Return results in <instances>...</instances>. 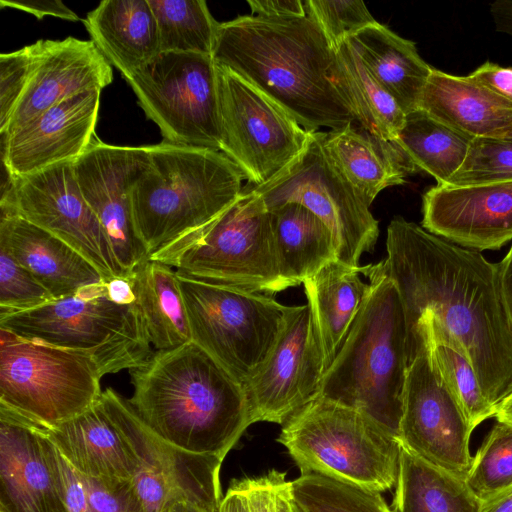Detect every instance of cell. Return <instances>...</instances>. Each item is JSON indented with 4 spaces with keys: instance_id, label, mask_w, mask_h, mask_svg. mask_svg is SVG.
Masks as SVG:
<instances>
[{
    "instance_id": "cell-40",
    "label": "cell",
    "mask_w": 512,
    "mask_h": 512,
    "mask_svg": "<svg viewBox=\"0 0 512 512\" xmlns=\"http://www.w3.org/2000/svg\"><path fill=\"white\" fill-rule=\"evenodd\" d=\"M304 6L333 48L377 22L359 0H306Z\"/></svg>"
},
{
    "instance_id": "cell-10",
    "label": "cell",
    "mask_w": 512,
    "mask_h": 512,
    "mask_svg": "<svg viewBox=\"0 0 512 512\" xmlns=\"http://www.w3.org/2000/svg\"><path fill=\"white\" fill-rule=\"evenodd\" d=\"M176 274L192 342L244 386L272 352L289 306L277 302L273 295Z\"/></svg>"
},
{
    "instance_id": "cell-52",
    "label": "cell",
    "mask_w": 512,
    "mask_h": 512,
    "mask_svg": "<svg viewBox=\"0 0 512 512\" xmlns=\"http://www.w3.org/2000/svg\"><path fill=\"white\" fill-rule=\"evenodd\" d=\"M218 512H250L244 494L233 484L222 498Z\"/></svg>"
},
{
    "instance_id": "cell-3",
    "label": "cell",
    "mask_w": 512,
    "mask_h": 512,
    "mask_svg": "<svg viewBox=\"0 0 512 512\" xmlns=\"http://www.w3.org/2000/svg\"><path fill=\"white\" fill-rule=\"evenodd\" d=\"M129 373V404L155 435L179 449L224 459L251 424L244 386L192 341L156 350Z\"/></svg>"
},
{
    "instance_id": "cell-16",
    "label": "cell",
    "mask_w": 512,
    "mask_h": 512,
    "mask_svg": "<svg viewBox=\"0 0 512 512\" xmlns=\"http://www.w3.org/2000/svg\"><path fill=\"white\" fill-rule=\"evenodd\" d=\"M0 208L64 241L105 280L125 277L99 219L80 189L75 162L12 178L1 192Z\"/></svg>"
},
{
    "instance_id": "cell-7",
    "label": "cell",
    "mask_w": 512,
    "mask_h": 512,
    "mask_svg": "<svg viewBox=\"0 0 512 512\" xmlns=\"http://www.w3.org/2000/svg\"><path fill=\"white\" fill-rule=\"evenodd\" d=\"M282 425L277 441L301 474H322L378 492L395 486L400 441L365 414L318 396Z\"/></svg>"
},
{
    "instance_id": "cell-1",
    "label": "cell",
    "mask_w": 512,
    "mask_h": 512,
    "mask_svg": "<svg viewBox=\"0 0 512 512\" xmlns=\"http://www.w3.org/2000/svg\"><path fill=\"white\" fill-rule=\"evenodd\" d=\"M386 250V258L374 265L401 297L409 363L418 321L430 312L461 344L484 395L497 407L512 390V326L497 264L399 216L387 227Z\"/></svg>"
},
{
    "instance_id": "cell-17",
    "label": "cell",
    "mask_w": 512,
    "mask_h": 512,
    "mask_svg": "<svg viewBox=\"0 0 512 512\" xmlns=\"http://www.w3.org/2000/svg\"><path fill=\"white\" fill-rule=\"evenodd\" d=\"M325 372L321 339L309 303L289 306L272 352L244 385L251 424L285 423L319 396Z\"/></svg>"
},
{
    "instance_id": "cell-50",
    "label": "cell",
    "mask_w": 512,
    "mask_h": 512,
    "mask_svg": "<svg viewBox=\"0 0 512 512\" xmlns=\"http://www.w3.org/2000/svg\"><path fill=\"white\" fill-rule=\"evenodd\" d=\"M107 297L119 305L136 303V296L130 277H114L105 281Z\"/></svg>"
},
{
    "instance_id": "cell-12",
    "label": "cell",
    "mask_w": 512,
    "mask_h": 512,
    "mask_svg": "<svg viewBox=\"0 0 512 512\" xmlns=\"http://www.w3.org/2000/svg\"><path fill=\"white\" fill-rule=\"evenodd\" d=\"M253 190L268 210L296 202L313 212L333 233L342 263L359 266L375 246L378 221L328 154L321 131L310 133L303 152L279 175Z\"/></svg>"
},
{
    "instance_id": "cell-13",
    "label": "cell",
    "mask_w": 512,
    "mask_h": 512,
    "mask_svg": "<svg viewBox=\"0 0 512 512\" xmlns=\"http://www.w3.org/2000/svg\"><path fill=\"white\" fill-rule=\"evenodd\" d=\"M99 402L136 457L138 469L131 484L146 512H170L178 503L218 512L224 459L187 452L165 442L144 424L128 400L111 388L102 392Z\"/></svg>"
},
{
    "instance_id": "cell-31",
    "label": "cell",
    "mask_w": 512,
    "mask_h": 512,
    "mask_svg": "<svg viewBox=\"0 0 512 512\" xmlns=\"http://www.w3.org/2000/svg\"><path fill=\"white\" fill-rule=\"evenodd\" d=\"M150 343L159 351L192 341L189 320L172 267L148 259L129 276Z\"/></svg>"
},
{
    "instance_id": "cell-9",
    "label": "cell",
    "mask_w": 512,
    "mask_h": 512,
    "mask_svg": "<svg viewBox=\"0 0 512 512\" xmlns=\"http://www.w3.org/2000/svg\"><path fill=\"white\" fill-rule=\"evenodd\" d=\"M102 377L83 351L25 339L0 327V408L51 428L96 404Z\"/></svg>"
},
{
    "instance_id": "cell-39",
    "label": "cell",
    "mask_w": 512,
    "mask_h": 512,
    "mask_svg": "<svg viewBox=\"0 0 512 512\" xmlns=\"http://www.w3.org/2000/svg\"><path fill=\"white\" fill-rule=\"evenodd\" d=\"M507 181H512V139L479 137L470 141L462 165L442 186H473Z\"/></svg>"
},
{
    "instance_id": "cell-56",
    "label": "cell",
    "mask_w": 512,
    "mask_h": 512,
    "mask_svg": "<svg viewBox=\"0 0 512 512\" xmlns=\"http://www.w3.org/2000/svg\"><path fill=\"white\" fill-rule=\"evenodd\" d=\"M500 138L512 139V126L508 129V131Z\"/></svg>"
},
{
    "instance_id": "cell-27",
    "label": "cell",
    "mask_w": 512,
    "mask_h": 512,
    "mask_svg": "<svg viewBox=\"0 0 512 512\" xmlns=\"http://www.w3.org/2000/svg\"><path fill=\"white\" fill-rule=\"evenodd\" d=\"M83 22L91 41L123 77L161 53L149 0H103Z\"/></svg>"
},
{
    "instance_id": "cell-42",
    "label": "cell",
    "mask_w": 512,
    "mask_h": 512,
    "mask_svg": "<svg viewBox=\"0 0 512 512\" xmlns=\"http://www.w3.org/2000/svg\"><path fill=\"white\" fill-rule=\"evenodd\" d=\"M33 44L0 55V133L3 134L28 84Z\"/></svg>"
},
{
    "instance_id": "cell-37",
    "label": "cell",
    "mask_w": 512,
    "mask_h": 512,
    "mask_svg": "<svg viewBox=\"0 0 512 512\" xmlns=\"http://www.w3.org/2000/svg\"><path fill=\"white\" fill-rule=\"evenodd\" d=\"M291 493L301 512H392L380 492L317 473L291 481Z\"/></svg>"
},
{
    "instance_id": "cell-57",
    "label": "cell",
    "mask_w": 512,
    "mask_h": 512,
    "mask_svg": "<svg viewBox=\"0 0 512 512\" xmlns=\"http://www.w3.org/2000/svg\"><path fill=\"white\" fill-rule=\"evenodd\" d=\"M290 512H301L293 502V506Z\"/></svg>"
},
{
    "instance_id": "cell-35",
    "label": "cell",
    "mask_w": 512,
    "mask_h": 512,
    "mask_svg": "<svg viewBox=\"0 0 512 512\" xmlns=\"http://www.w3.org/2000/svg\"><path fill=\"white\" fill-rule=\"evenodd\" d=\"M419 323L425 328L434 360L445 383L474 431L482 422L495 417L497 407L484 395L475 369L461 344L430 312H425Z\"/></svg>"
},
{
    "instance_id": "cell-25",
    "label": "cell",
    "mask_w": 512,
    "mask_h": 512,
    "mask_svg": "<svg viewBox=\"0 0 512 512\" xmlns=\"http://www.w3.org/2000/svg\"><path fill=\"white\" fill-rule=\"evenodd\" d=\"M42 428L70 465L86 477L131 481L138 469L128 442L99 401L64 423Z\"/></svg>"
},
{
    "instance_id": "cell-8",
    "label": "cell",
    "mask_w": 512,
    "mask_h": 512,
    "mask_svg": "<svg viewBox=\"0 0 512 512\" xmlns=\"http://www.w3.org/2000/svg\"><path fill=\"white\" fill-rule=\"evenodd\" d=\"M0 327L25 339L83 351L102 376L138 367L155 352L137 303L112 302L105 282L36 308L0 314Z\"/></svg>"
},
{
    "instance_id": "cell-6",
    "label": "cell",
    "mask_w": 512,
    "mask_h": 512,
    "mask_svg": "<svg viewBox=\"0 0 512 512\" xmlns=\"http://www.w3.org/2000/svg\"><path fill=\"white\" fill-rule=\"evenodd\" d=\"M191 278L274 295L282 277L271 213L252 188L212 222L150 256Z\"/></svg>"
},
{
    "instance_id": "cell-19",
    "label": "cell",
    "mask_w": 512,
    "mask_h": 512,
    "mask_svg": "<svg viewBox=\"0 0 512 512\" xmlns=\"http://www.w3.org/2000/svg\"><path fill=\"white\" fill-rule=\"evenodd\" d=\"M100 90L70 97L2 136V162L11 178L76 162L96 136Z\"/></svg>"
},
{
    "instance_id": "cell-5",
    "label": "cell",
    "mask_w": 512,
    "mask_h": 512,
    "mask_svg": "<svg viewBox=\"0 0 512 512\" xmlns=\"http://www.w3.org/2000/svg\"><path fill=\"white\" fill-rule=\"evenodd\" d=\"M131 191L135 224L149 258L206 226L243 192L245 176L221 151L162 141Z\"/></svg>"
},
{
    "instance_id": "cell-29",
    "label": "cell",
    "mask_w": 512,
    "mask_h": 512,
    "mask_svg": "<svg viewBox=\"0 0 512 512\" xmlns=\"http://www.w3.org/2000/svg\"><path fill=\"white\" fill-rule=\"evenodd\" d=\"M360 273V266H349L336 259L302 283L319 331L326 370L345 342L369 292L370 283H364Z\"/></svg>"
},
{
    "instance_id": "cell-34",
    "label": "cell",
    "mask_w": 512,
    "mask_h": 512,
    "mask_svg": "<svg viewBox=\"0 0 512 512\" xmlns=\"http://www.w3.org/2000/svg\"><path fill=\"white\" fill-rule=\"evenodd\" d=\"M470 139L417 109L406 115L395 142L418 171L446 185L462 165Z\"/></svg>"
},
{
    "instance_id": "cell-26",
    "label": "cell",
    "mask_w": 512,
    "mask_h": 512,
    "mask_svg": "<svg viewBox=\"0 0 512 512\" xmlns=\"http://www.w3.org/2000/svg\"><path fill=\"white\" fill-rule=\"evenodd\" d=\"M322 136L334 163L369 206L382 190L418 172L395 141L374 136L356 121Z\"/></svg>"
},
{
    "instance_id": "cell-30",
    "label": "cell",
    "mask_w": 512,
    "mask_h": 512,
    "mask_svg": "<svg viewBox=\"0 0 512 512\" xmlns=\"http://www.w3.org/2000/svg\"><path fill=\"white\" fill-rule=\"evenodd\" d=\"M269 211L280 271L290 287L337 259L333 233L305 206L288 202Z\"/></svg>"
},
{
    "instance_id": "cell-28",
    "label": "cell",
    "mask_w": 512,
    "mask_h": 512,
    "mask_svg": "<svg viewBox=\"0 0 512 512\" xmlns=\"http://www.w3.org/2000/svg\"><path fill=\"white\" fill-rule=\"evenodd\" d=\"M347 40L406 115L418 109L433 67L422 59L413 41L402 38L378 22Z\"/></svg>"
},
{
    "instance_id": "cell-24",
    "label": "cell",
    "mask_w": 512,
    "mask_h": 512,
    "mask_svg": "<svg viewBox=\"0 0 512 512\" xmlns=\"http://www.w3.org/2000/svg\"><path fill=\"white\" fill-rule=\"evenodd\" d=\"M418 109L469 138L502 137L512 126V103L469 76L433 68Z\"/></svg>"
},
{
    "instance_id": "cell-21",
    "label": "cell",
    "mask_w": 512,
    "mask_h": 512,
    "mask_svg": "<svg viewBox=\"0 0 512 512\" xmlns=\"http://www.w3.org/2000/svg\"><path fill=\"white\" fill-rule=\"evenodd\" d=\"M0 512H64L53 442L42 427L3 408Z\"/></svg>"
},
{
    "instance_id": "cell-11",
    "label": "cell",
    "mask_w": 512,
    "mask_h": 512,
    "mask_svg": "<svg viewBox=\"0 0 512 512\" xmlns=\"http://www.w3.org/2000/svg\"><path fill=\"white\" fill-rule=\"evenodd\" d=\"M124 79L164 141L220 151L218 70L211 55L162 52Z\"/></svg>"
},
{
    "instance_id": "cell-32",
    "label": "cell",
    "mask_w": 512,
    "mask_h": 512,
    "mask_svg": "<svg viewBox=\"0 0 512 512\" xmlns=\"http://www.w3.org/2000/svg\"><path fill=\"white\" fill-rule=\"evenodd\" d=\"M392 512H479L464 479L434 466L400 443Z\"/></svg>"
},
{
    "instance_id": "cell-22",
    "label": "cell",
    "mask_w": 512,
    "mask_h": 512,
    "mask_svg": "<svg viewBox=\"0 0 512 512\" xmlns=\"http://www.w3.org/2000/svg\"><path fill=\"white\" fill-rule=\"evenodd\" d=\"M113 81L112 67L91 40L69 36L63 40L40 39L33 43L28 84L6 131L18 127L88 90H102Z\"/></svg>"
},
{
    "instance_id": "cell-46",
    "label": "cell",
    "mask_w": 512,
    "mask_h": 512,
    "mask_svg": "<svg viewBox=\"0 0 512 512\" xmlns=\"http://www.w3.org/2000/svg\"><path fill=\"white\" fill-rule=\"evenodd\" d=\"M496 95L512 103V67L487 61L468 75Z\"/></svg>"
},
{
    "instance_id": "cell-44",
    "label": "cell",
    "mask_w": 512,
    "mask_h": 512,
    "mask_svg": "<svg viewBox=\"0 0 512 512\" xmlns=\"http://www.w3.org/2000/svg\"><path fill=\"white\" fill-rule=\"evenodd\" d=\"M80 476L86 489L89 512H146L131 481Z\"/></svg>"
},
{
    "instance_id": "cell-2",
    "label": "cell",
    "mask_w": 512,
    "mask_h": 512,
    "mask_svg": "<svg viewBox=\"0 0 512 512\" xmlns=\"http://www.w3.org/2000/svg\"><path fill=\"white\" fill-rule=\"evenodd\" d=\"M212 58L268 96L309 133L357 122L335 49L308 15H242L219 23Z\"/></svg>"
},
{
    "instance_id": "cell-43",
    "label": "cell",
    "mask_w": 512,
    "mask_h": 512,
    "mask_svg": "<svg viewBox=\"0 0 512 512\" xmlns=\"http://www.w3.org/2000/svg\"><path fill=\"white\" fill-rule=\"evenodd\" d=\"M233 484L247 499L250 512H290L293 506L291 481L277 470L234 480Z\"/></svg>"
},
{
    "instance_id": "cell-45",
    "label": "cell",
    "mask_w": 512,
    "mask_h": 512,
    "mask_svg": "<svg viewBox=\"0 0 512 512\" xmlns=\"http://www.w3.org/2000/svg\"><path fill=\"white\" fill-rule=\"evenodd\" d=\"M55 460L61 486L64 512H89L87 493L81 476L70 465L56 446Z\"/></svg>"
},
{
    "instance_id": "cell-48",
    "label": "cell",
    "mask_w": 512,
    "mask_h": 512,
    "mask_svg": "<svg viewBox=\"0 0 512 512\" xmlns=\"http://www.w3.org/2000/svg\"><path fill=\"white\" fill-rule=\"evenodd\" d=\"M254 16L271 19H289L306 16L304 1L301 0H248Z\"/></svg>"
},
{
    "instance_id": "cell-20",
    "label": "cell",
    "mask_w": 512,
    "mask_h": 512,
    "mask_svg": "<svg viewBox=\"0 0 512 512\" xmlns=\"http://www.w3.org/2000/svg\"><path fill=\"white\" fill-rule=\"evenodd\" d=\"M422 227L463 248L498 250L512 240V181L429 188Z\"/></svg>"
},
{
    "instance_id": "cell-38",
    "label": "cell",
    "mask_w": 512,
    "mask_h": 512,
    "mask_svg": "<svg viewBox=\"0 0 512 512\" xmlns=\"http://www.w3.org/2000/svg\"><path fill=\"white\" fill-rule=\"evenodd\" d=\"M465 482L480 502L512 487V425L496 420L472 457Z\"/></svg>"
},
{
    "instance_id": "cell-49",
    "label": "cell",
    "mask_w": 512,
    "mask_h": 512,
    "mask_svg": "<svg viewBox=\"0 0 512 512\" xmlns=\"http://www.w3.org/2000/svg\"><path fill=\"white\" fill-rule=\"evenodd\" d=\"M497 274L502 302L512 326V246L506 256L497 263Z\"/></svg>"
},
{
    "instance_id": "cell-33",
    "label": "cell",
    "mask_w": 512,
    "mask_h": 512,
    "mask_svg": "<svg viewBox=\"0 0 512 512\" xmlns=\"http://www.w3.org/2000/svg\"><path fill=\"white\" fill-rule=\"evenodd\" d=\"M334 49L357 122L374 136L395 141L405 124L406 114L370 73L347 39Z\"/></svg>"
},
{
    "instance_id": "cell-54",
    "label": "cell",
    "mask_w": 512,
    "mask_h": 512,
    "mask_svg": "<svg viewBox=\"0 0 512 512\" xmlns=\"http://www.w3.org/2000/svg\"><path fill=\"white\" fill-rule=\"evenodd\" d=\"M496 420L512 425V390L497 406Z\"/></svg>"
},
{
    "instance_id": "cell-14",
    "label": "cell",
    "mask_w": 512,
    "mask_h": 512,
    "mask_svg": "<svg viewBox=\"0 0 512 512\" xmlns=\"http://www.w3.org/2000/svg\"><path fill=\"white\" fill-rule=\"evenodd\" d=\"M220 151L253 187L262 186L305 149L310 133L256 87L217 66Z\"/></svg>"
},
{
    "instance_id": "cell-41",
    "label": "cell",
    "mask_w": 512,
    "mask_h": 512,
    "mask_svg": "<svg viewBox=\"0 0 512 512\" xmlns=\"http://www.w3.org/2000/svg\"><path fill=\"white\" fill-rule=\"evenodd\" d=\"M52 300L37 279L0 247V314L29 310Z\"/></svg>"
},
{
    "instance_id": "cell-18",
    "label": "cell",
    "mask_w": 512,
    "mask_h": 512,
    "mask_svg": "<svg viewBox=\"0 0 512 512\" xmlns=\"http://www.w3.org/2000/svg\"><path fill=\"white\" fill-rule=\"evenodd\" d=\"M150 163L149 146L102 142L97 135L75 162L80 189L99 219L124 276L149 259L133 214L131 191Z\"/></svg>"
},
{
    "instance_id": "cell-23",
    "label": "cell",
    "mask_w": 512,
    "mask_h": 512,
    "mask_svg": "<svg viewBox=\"0 0 512 512\" xmlns=\"http://www.w3.org/2000/svg\"><path fill=\"white\" fill-rule=\"evenodd\" d=\"M0 247L26 268L53 299L77 294L106 281L71 246L12 213L1 212Z\"/></svg>"
},
{
    "instance_id": "cell-53",
    "label": "cell",
    "mask_w": 512,
    "mask_h": 512,
    "mask_svg": "<svg viewBox=\"0 0 512 512\" xmlns=\"http://www.w3.org/2000/svg\"><path fill=\"white\" fill-rule=\"evenodd\" d=\"M479 512H512V487L481 502Z\"/></svg>"
},
{
    "instance_id": "cell-15",
    "label": "cell",
    "mask_w": 512,
    "mask_h": 512,
    "mask_svg": "<svg viewBox=\"0 0 512 512\" xmlns=\"http://www.w3.org/2000/svg\"><path fill=\"white\" fill-rule=\"evenodd\" d=\"M409 363L399 441L410 452L465 480L473 432L434 360L425 328L417 325Z\"/></svg>"
},
{
    "instance_id": "cell-51",
    "label": "cell",
    "mask_w": 512,
    "mask_h": 512,
    "mask_svg": "<svg viewBox=\"0 0 512 512\" xmlns=\"http://www.w3.org/2000/svg\"><path fill=\"white\" fill-rule=\"evenodd\" d=\"M489 10L495 29L512 37V0H496Z\"/></svg>"
},
{
    "instance_id": "cell-55",
    "label": "cell",
    "mask_w": 512,
    "mask_h": 512,
    "mask_svg": "<svg viewBox=\"0 0 512 512\" xmlns=\"http://www.w3.org/2000/svg\"><path fill=\"white\" fill-rule=\"evenodd\" d=\"M170 512H205L193 505H190L188 503H178L174 505Z\"/></svg>"
},
{
    "instance_id": "cell-4",
    "label": "cell",
    "mask_w": 512,
    "mask_h": 512,
    "mask_svg": "<svg viewBox=\"0 0 512 512\" xmlns=\"http://www.w3.org/2000/svg\"><path fill=\"white\" fill-rule=\"evenodd\" d=\"M360 272L370 289L319 396L365 414L399 440L409 367L404 307L394 282L374 264Z\"/></svg>"
},
{
    "instance_id": "cell-36",
    "label": "cell",
    "mask_w": 512,
    "mask_h": 512,
    "mask_svg": "<svg viewBox=\"0 0 512 512\" xmlns=\"http://www.w3.org/2000/svg\"><path fill=\"white\" fill-rule=\"evenodd\" d=\"M160 52L213 53L219 23L204 0H149Z\"/></svg>"
},
{
    "instance_id": "cell-47",
    "label": "cell",
    "mask_w": 512,
    "mask_h": 512,
    "mask_svg": "<svg viewBox=\"0 0 512 512\" xmlns=\"http://www.w3.org/2000/svg\"><path fill=\"white\" fill-rule=\"evenodd\" d=\"M1 7L25 11L37 19L52 16L68 21H79L80 17L60 0H1Z\"/></svg>"
}]
</instances>
